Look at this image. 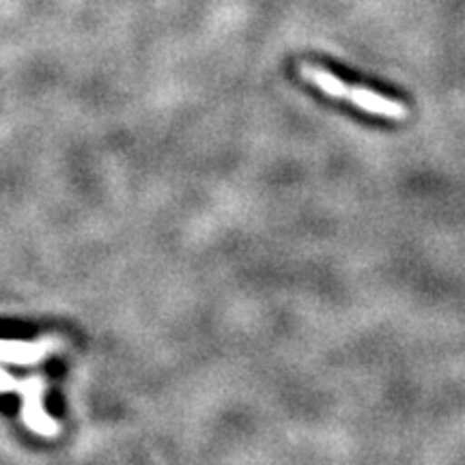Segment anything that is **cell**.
<instances>
[{
	"instance_id": "obj_1",
	"label": "cell",
	"mask_w": 465,
	"mask_h": 465,
	"mask_svg": "<svg viewBox=\"0 0 465 465\" xmlns=\"http://www.w3.org/2000/svg\"><path fill=\"white\" fill-rule=\"evenodd\" d=\"M14 392L22 399V420L33 433L42 438H54L58 433V424L54 418L48 416L44 407L45 380L44 377H20L11 375L7 369L0 366V394Z\"/></svg>"
},
{
	"instance_id": "obj_4",
	"label": "cell",
	"mask_w": 465,
	"mask_h": 465,
	"mask_svg": "<svg viewBox=\"0 0 465 465\" xmlns=\"http://www.w3.org/2000/svg\"><path fill=\"white\" fill-rule=\"evenodd\" d=\"M300 72H302V75H304V78L312 80V83H315L319 89L328 93V95L347 97L349 84L342 83L339 75L328 72V69H323L319 65H311V63H304V65H300Z\"/></svg>"
},
{
	"instance_id": "obj_2",
	"label": "cell",
	"mask_w": 465,
	"mask_h": 465,
	"mask_svg": "<svg viewBox=\"0 0 465 465\" xmlns=\"http://www.w3.org/2000/svg\"><path fill=\"white\" fill-rule=\"evenodd\" d=\"M63 349L58 336H44L37 341H7L0 339V362L31 366L39 364L44 358L54 356Z\"/></svg>"
},
{
	"instance_id": "obj_3",
	"label": "cell",
	"mask_w": 465,
	"mask_h": 465,
	"mask_svg": "<svg viewBox=\"0 0 465 465\" xmlns=\"http://www.w3.org/2000/svg\"><path fill=\"white\" fill-rule=\"evenodd\" d=\"M347 97L356 104V106H360L362 110H369V113L373 114L388 116V119H405L407 116V108L403 104L392 100V97L381 95V93L362 89V86H356V89L349 86Z\"/></svg>"
}]
</instances>
